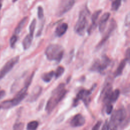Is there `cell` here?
<instances>
[{
    "instance_id": "cell-20",
    "label": "cell",
    "mask_w": 130,
    "mask_h": 130,
    "mask_svg": "<svg viewBox=\"0 0 130 130\" xmlns=\"http://www.w3.org/2000/svg\"><path fill=\"white\" fill-rule=\"evenodd\" d=\"M111 9L113 11H117L121 6L122 0H112Z\"/></svg>"
},
{
    "instance_id": "cell-27",
    "label": "cell",
    "mask_w": 130,
    "mask_h": 130,
    "mask_svg": "<svg viewBox=\"0 0 130 130\" xmlns=\"http://www.w3.org/2000/svg\"><path fill=\"white\" fill-rule=\"evenodd\" d=\"M101 121H98L93 126L92 128V130H99L100 129V127L101 126Z\"/></svg>"
},
{
    "instance_id": "cell-34",
    "label": "cell",
    "mask_w": 130,
    "mask_h": 130,
    "mask_svg": "<svg viewBox=\"0 0 130 130\" xmlns=\"http://www.w3.org/2000/svg\"><path fill=\"white\" fill-rule=\"evenodd\" d=\"M123 1H124V2H125V1H126V0H123Z\"/></svg>"
},
{
    "instance_id": "cell-19",
    "label": "cell",
    "mask_w": 130,
    "mask_h": 130,
    "mask_svg": "<svg viewBox=\"0 0 130 130\" xmlns=\"http://www.w3.org/2000/svg\"><path fill=\"white\" fill-rule=\"evenodd\" d=\"M38 125L39 123L37 121H31L28 123L26 128L27 130H36L37 128Z\"/></svg>"
},
{
    "instance_id": "cell-16",
    "label": "cell",
    "mask_w": 130,
    "mask_h": 130,
    "mask_svg": "<svg viewBox=\"0 0 130 130\" xmlns=\"http://www.w3.org/2000/svg\"><path fill=\"white\" fill-rule=\"evenodd\" d=\"M33 39V36H30V35H27L26 37L24 38L22 41V45L23 49L24 50H27L28 49L32 43V40Z\"/></svg>"
},
{
    "instance_id": "cell-15",
    "label": "cell",
    "mask_w": 130,
    "mask_h": 130,
    "mask_svg": "<svg viewBox=\"0 0 130 130\" xmlns=\"http://www.w3.org/2000/svg\"><path fill=\"white\" fill-rule=\"evenodd\" d=\"M126 61H127L126 59H123L121 61V62L119 64V65H118L117 68L116 69L115 72L114 73V76L115 77L119 76L122 74V72L124 69V67L126 64Z\"/></svg>"
},
{
    "instance_id": "cell-32",
    "label": "cell",
    "mask_w": 130,
    "mask_h": 130,
    "mask_svg": "<svg viewBox=\"0 0 130 130\" xmlns=\"http://www.w3.org/2000/svg\"><path fill=\"white\" fill-rule=\"evenodd\" d=\"M2 0H0V5L1 4V2H2Z\"/></svg>"
},
{
    "instance_id": "cell-9",
    "label": "cell",
    "mask_w": 130,
    "mask_h": 130,
    "mask_svg": "<svg viewBox=\"0 0 130 130\" xmlns=\"http://www.w3.org/2000/svg\"><path fill=\"white\" fill-rule=\"evenodd\" d=\"M116 27H117V24H116V21L113 19H112L111 20L110 25L109 26L108 29L106 32L107 33L104 36L103 38L101 40V41L99 42V43L97 45L96 49H99V48H101L103 45V44L109 38V37H110V36L111 35L112 32L115 30Z\"/></svg>"
},
{
    "instance_id": "cell-29",
    "label": "cell",
    "mask_w": 130,
    "mask_h": 130,
    "mask_svg": "<svg viewBox=\"0 0 130 130\" xmlns=\"http://www.w3.org/2000/svg\"><path fill=\"white\" fill-rule=\"evenodd\" d=\"M6 95V92L4 90L1 89L0 87V100L2 99Z\"/></svg>"
},
{
    "instance_id": "cell-4",
    "label": "cell",
    "mask_w": 130,
    "mask_h": 130,
    "mask_svg": "<svg viewBox=\"0 0 130 130\" xmlns=\"http://www.w3.org/2000/svg\"><path fill=\"white\" fill-rule=\"evenodd\" d=\"M88 14L89 11L87 8L82 10L80 12L79 18L74 27V30L76 33L80 36H83L84 34L87 26V16Z\"/></svg>"
},
{
    "instance_id": "cell-13",
    "label": "cell",
    "mask_w": 130,
    "mask_h": 130,
    "mask_svg": "<svg viewBox=\"0 0 130 130\" xmlns=\"http://www.w3.org/2000/svg\"><path fill=\"white\" fill-rule=\"evenodd\" d=\"M110 14L108 12H107L104 14L101 17L99 25V30L101 32H103V31L105 30L107 22L110 17Z\"/></svg>"
},
{
    "instance_id": "cell-28",
    "label": "cell",
    "mask_w": 130,
    "mask_h": 130,
    "mask_svg": "<svg viewBox=\"0 0 130 130\" xmlns=\"http://www.w3.org/2000/svg\"><path fill=\"white\" fill-rule=\"evenodd\" d=\"M102 130H109V122L107 120H106L104 124H103Z\"/></svg>"
},
{
    "instance_id": "cell-23",
    "label": "cell",
    "mask_w": 130,
    "mask_h": 130,
    "mask_svg": "<svg viewBox=\"0 0 130 130\" xmlns=\"http://www.w3.org/2000/svg\"><path fill=\"white\" fill-rule=\"evenodd\" d=\"M24 123L22 122H16L13 127V130H23Z\"/></svg>"
},
{
    "instance_id": "cell-6",
    "label": "cell",
    "mask_w": 130,
    "mask_h": 130,
    "mask_svg": "<svg viewBox=\"0 0 130 130\" xmlns=\"http://www.w3.org/2000/svg\"><path fill=\"white\" fill-rule=\"evenodd\" d=\"M75 3V0H61L57 8L56 15L60 17L69 11L73 7Z\"/></svg>"
},
{
    "instance_id": "cell-18",
    "label": "cell",
    "mask_w": 130,
    "mask_h": 130,
    "mask_svg": "<svg viewBox=\"0 0 130 130\" xmlns=\"http://www.w3.org/2000/svg\"><path fill=\"white\" fill-rule=\"evenodd\" d=\"M54 76V72L52 71L51 72L43 74L42 76V79L44 82L48 83L51 80L52 78Z\"/></svg>"
},
{
    "instance_id": "cell-17",
    "label": "cell",
    "mask_w": 130,
    "mask_h": 130,
    "mask_svg": "<svg viewBox=\"0 0 130 130\" xmlns=\"http://www.w3.org/2000/svg\"><path fill=\"white\" fill-rule=\"evenodd\" d=\"M27 20V17H25L21 20V21L19 22V23H18V25L17 26V27H16V28L15 29V31H14L15 35H17L20 32V31L22 29L23 27L25 25Z\"/></svg>"
},
{
    "instance_id": "cell-12",
    "label": "cell",
    "mask_w": 130,
    "mask_h": 130,
    "mask_svg": "<svg viewBox=\"0 0 130 130\" xmlns=\"http://www.w3.org/2000/svg\"><path fill=\"white\" fill-rule=\"evenodd\" d=\"M101 12H102V10H98V11H95L92 15V17H91L92 23L90 25V26L88 27V28L87 29V32L88 33V34H90L92 32V31L95 28V27L96 26V24H97L96 22H97L99 16H100Z\"/></svg>"
},
{
    "instance_id": "cell-1",
    "label": "cell",
    "mask_w": 130,
    "mask_h": 130,
    "mask_svg": "<svg viewBox=\"0 0 130 130\" xmlns=\"http://www.w3.org/2000/svg\"><path fill=\"white\" fill-rule=\"evenodd\" d=\"M66 93L67 90L65 89V84L64 83L59 84L52 91V95L46 104V110L48 113L51 112L63 99Z\"/></svg>"
},
{
    "instance_id": "cell-30",
    "label": "cell",
    "mask_w": 130,
    "mask_h": 130,
    "mask_svg": "<svg viewBox=\"0 0 130 130\" xmlns=\"http://www.w3.org/2000/svg\"><path fill=\"white\" fill-rule=\"evenodd\" d=\"M129 13L127 14V15L126 16V17H125V24L126 25H128V24H129Z\"/></svg>"
},
{
    "instance_id": "cell-24",
    "label": "cell",
    "mask_w": 130,
    "mask_h": 130,
    "mask_svg": "<svg viewBox=\"0 0 130 130\" xmlns=\"http://www.w3.org/2000/svg\"><path fill=\"white\" fill-rule=\"evenodd\" d=\"M17 35H13L11 38H10V46L12 48H13L15 46V45L17 41Z\"/></svg>"
},
{
    "instance_id": "cell-22",
    "label": "cell",
    "mask_w": 130,
    "mask_h": 130,
    "mask_svg": "<svg viewBox=\"0 0 130 130\" xmlns=\"http://www.w3.org/2000/svg\"><path fill=\"white\" fill-rule=\"evenodd\" d=\"M36 20L35 19H34L33 20L31 21L29 27V35H30L31 36H34V33L36 27Z\"/></svg>"
},
{
    "instance_id": "cell-7",
    "label": "cell",
    "mask_w": 130,
    "mask_h": 130,
    "mask_svg": "<svg viewBox=\"0 0 130 130\" xmlns=\"http://www.w3.org/2000/svg\"><path fill=\"white\" fill-rule=\"evenodd\" d=\"M19 60V56H15L8 60L0 70V80L4 78L6 75L13 68Z\"/></svg>"
},
{
    "instance_id": "cell-3",
    "label": "cell",
    "mask_w": 130,
    "mask_h": 130,
    "mask_svg": "<svg viewBox=\"0 0 130 130\" xmlns=\"http://www.w3.org/2000/svg\"><path fill=\"white\" fill-rule=\"evenodd\" d=\"M126 112L122 108L115 111L112 113L109 122L110 130H117L118 126L126 118Z\"/></svg>"
},
{
    "instance_id": "cell-5",
    "label": "cell",
    "mask_w": 130,
    "mask_h": 130,
    "mask_svg": "<svg viewBox=\"0 0 130 130\" xmlns=\"http://www.w3.org/2000/svg\"><path fill=\"white\" fill-rule=\"evenodd\" d=\"M110 62V59L106 55H104L101 60L98 59L94 61L90 67V70L93 72H102L108 68Z\"/></svg>"
},
{
    "instance_id": "cell-10",
    "label": "cell",
    "mask_w": 130,
    "mask_h": 130,
    "mask_svg": "<svg viewBox=\"0 0 130 130\" xmlns=\"http://www.w3.org/2000/svg\"><path fill=\"white\" fill-rule=\"evenodd\" d=\"M85 122V119L84 116L80 114H77L72 118L70 124L72 127H76L83 126Z\"/></svg>"
},
{
    "instance_id": "cell-2",
    "label": "cell",
    "mask_w": 130,
    "mask_h": 130,
    "mask_svg": "<svg viewBox=\"0 0 130 130\" xmlns=\"http://www.w3.org/2000/svg\"><path fill=\"white\" fill-rule=\"evenodd\" d=\"M63 48L58 44H51L45 50L47 58L49 60H54L57 62L60 61L63 57Z\"/></svg>"
},
{
    "instance_id": "cell-31",
    "label": "cell",
    "mask_w": 130,
    "mask_h": 130,
    "mask_svg": "<svg viewBox=\"0 0 130 130\" xmlns=\"http://www.w3.org/2000/svg\"><path fill=\"white\" fill-rule=\"evenodd\" d=\"M17 0H12V2H13V3H14V2H16Z\"/></svg>"
},
{
    "instance_id": "cell-8",
    "label": "cell",
    "mask_w": 130,
    "mask_h": 130,
    "mask_svg": "<svg viewBox=\"0 0 130 130\" xmlns=\"http://www.w3.org/2000/svg\"><path fill=\"white\" fill-rule=\"evenodd\" d=\"M94 88H92L90 90H86L84 89H82L80 90L78 93H77L76 97L74 99L73 101V106H76L78 105V103L80 100H83L85 104H87L88 102V100L89 96L90 95L92 91L94 89Z\"/></svg>"
},
{
    "instance_id": "cell-14",
    "label": "cell",
    "mask_w": 130,
    "mask_h": 130,
    "mask_svg": "<svg viewBox=\"0 0 130 130\" xmlns=\"http://www.w3.org/2000/svg\"><path fill=\"white\" fill-rule=\"evenodd\" d=\"M68 28L67 23H63L58 25L55 30V34L58 37L62 36L67 31Z\"/></svg>"
},
{
    "instance_id": "cell-26",
    "label": "cell",
    "mask_w": 130,
    "mask_h": 130,
    "mask_svg": "<svg viewBox=\"0 0 130 130\" xmlns=\"http://www.w3.org/2000/svg\"><path fill=\"white\" fill-rule=\"evenodd\" d=\"M113 110V105L111 104H108L106 105V112L108 114H110L111 113Z\"/></svg>"
},
{
    "instance_id": "cell-33",
    "label": "cell",
    "mask_w": 130,
    "mask_h": 130,
    "mask_svg": "<svg viewBox=\"0 0 130 130\" xmlns=\"http://www.w3.org/2000/svg\"><path fill=\"white\" fill-rule=\"evenodd\" d=\"M1 6H2V5H1H1H0V9H1Z\"/></svg>"
},
{
    "instance_id": "cell-11",
    "label": "cell",
    "mask_w": 130,
    "mask_h": 130,
    "mask_svg": "<svg viewBox=\"0 0 130 130\" xmlns=\"http://www.w3.org/2000/svg\"><path fill=\"white\" fill-rule=\"evenodd\" d=\"M42 89L41 87L39 86L35 87L34 89L32 90L30 95H29L27 99V101L29 102H35L39 97V96L42 93Z\"/></svg>"
},
{
    "instance_id": "cell-25",
    "label": "cell",
    "mask_w": 130,
    "mask_h": 130,
    "mask_svg": "<svg viewBox=\"0 0 130 130\" xmlns=\"http://www.w3.org/2000/svg\"><path fill=\"white\" fill-rule=\"evenodd\" d=\"M38 16L39 19H41L44 17V11L42 7L39 6L38 8Z\"/></svg>"
},
{
    "instance_id": "cell-21",
    "label": "cell",
    "mask_w": 130,
    "mask_h": 130,
    "mask_svg": "<svg viewBox=\"0 0 130 130\" xmlns=\"http://www.w3.org/2000/svg\"><path fill=\"white\" fill-rule=\"evenodd\" d=\"M64 69L63 67H61V66L58 67L56 69L55 72H54V76H55V78L56 79V78H58L59 77H60L64 73Z\"/></svg>"
}]
</instances>
